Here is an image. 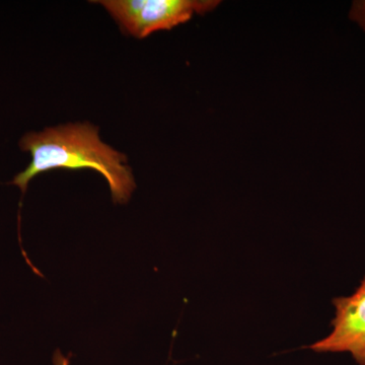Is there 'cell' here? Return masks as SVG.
<instances>
[{
  "instance_id": "3957f363",
  "label": "cell",
  "mask_w": 365,
  "mask_h": 365,
  "mask_svg": "<svg viewBox=\"0 0 365 365\" xmlns=\"http://www.w3.org/2000/svg\"><path fill=\"white\" fill-rule=\"evenodd\" d=\"M336 309L333 331L314 343L317 352H349L359 365H365V277L354 294L333 300Z\"/></svg>"
},
{
  "instance_id": "7a4b0ae2",
  "label": "cell",
  "mask_w": 365,
  "mask_h": 365,
  "mask_svg": "<svg viewBox=\"0 0 365 365\" xmlns=\"http://www.w3.org/2000/svg\"><path fill=\"white\" fill-rule=\"evenodd\" d=\"M125 33L143 39L158 31L172 30L195 14L213 11L217 0H101Z\"/></svg>"
},
{
  "instance_id": "5b68a950",
  "label": "cell",
  "mask_w": 365,
  "mask_h": 365,
  "mask_svg": "<svg viewBox=\"0 0 365 365\" xmlns=\"http://www.w3.org/2000/svg\"><path fill=\"white\" fill-rule=\"evenodd\" d=\"M55 365H69V361L66 357L58 352L57 355H55Z\"/></svg>"
},
{
  "instance_id": "6da1fadb",
  "label": "cell",
  "mask_w": 365,
  "mask_h": 365,
  "mask_svg": "<svg viewBox=\"0 0 365 365\" xmlns=\"http://www.w3.org/2000/svg\"><path fill=\"white\" fill-rule=\"evenodd\" d=\"M20 148L32 155L30 165L9 185H16L25 195L29 182L42 173L54 169L97 170L107 180L114 202L130 199L136 185L127 158L101 140L98 127L74 123L48 127L21 137Z\"/></svg>"
},
{
  "instance_id": "277c9868",
  "label": "cell",
  "mask_w": 365,
  "mask_h": 365,
  "mask_svg": "<svg viewBox=\"0 0 365 365\" xmlns=\"http://www.w3.org/2000/svg\"><path fill=\"white\" fill-rule=\"evenodd\" d=\"M349 16L350 20L365 30V0H357L353 2Z\"/></svg>"
}]
</instances>
